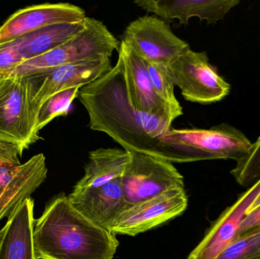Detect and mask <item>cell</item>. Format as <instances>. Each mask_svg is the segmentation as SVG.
I'll use <instances>...</instances> for the list:
<instances>
[{"instance_id": "484cf974", "label": "cell", "mask_w": 260, "mask_h": 259, "mask_svg": "<svg viewBox=\"0 0 260 259\" xmlns=\"http://www.w3.org/2000/svg\"><path fill=\"white\" fill-rule=\"evenodd\" d=\"M260 206V192L259 194H258L257 197L256 198V199H255L254 201H253V203H252V205H250V208H248V210H247V214H246V215L247 214H250V213L253 212V211H255V210L256 209V208H259Z\"/></svg>"}, {"instance_id": "603a6c76", "label": "cell", "mask_w": 260, "mask_h": 259, "mask_svg": "<svg viewBox=\"0 0 260 259\" xmlns=\"http://www.w3.org/2000/svg\"><path fill=\"white\" fill-rule=\"evenodd\" d=\"M217 259H260V232L237 239Z\"/></svg>"}, {"instance_id": "cb8c5ba5", "label": "cell", "mask_w": 260, "mask_h": 259, "mask_svg": "<svg viewBox=\"0 0 260 259\" xmlns=\"http://www.w3.org/2000/svg\"><path fill=\"white\" fill-rule=\"evenodd\" d=\"M24 62L16 41L0 45V74L13 69Z\"/></svg>"}, {"instance_id": "7a4b0ae2", "label": "cell", "mask_w": 260, "mask_h": 259, "mask_svg": "<svg viewBox=\"0 0 260 259\" xmlns=\"http://www.w3.org/2000/svg\"><path fill=\"white\" fill-rule=\"evenodd\" d=\"M33 241L38 259H113L120 246L115 234L82 215L64 194L35 220Z\"/></svg>"}, {"instance_id": "9c48e42d", "label": "cell", "mask_w": 260, "mask_h": 259, "mask_svg": "<svg viewBox=\"0 0 260 259\" xmlns=\"http://www.w3.org/2000/svg\"><path fill=\"white\" fill-rule=\"evenodd\" d=\"M121 41L145 62L156 63H170L190 49L173 33L166 21L154 15H144L132 21Z\"/></svg>"}, {"instance_id": "ffe728a7", "label": "cell", "mask_w": 260, "mask_h": 259, "mask_svg": "<svg viewBox=\"0 0 260 259\" xmlns=\"http://www.w3.org/2000/svg\"><path fill=\"white\" fill-rule=\"evenodd\" d=\"M81 87L60 91L48 99L41 106L38 114V130H41L58 117L67 116L73 100L78 97Z\"/></svg>"}, {"instance_id": "4fadbf2b", "label": "cell", "mask_w": 260, "mask_h": 259, "mask_svg": "<svg viewBox=\"0 0 260 259\" xmlns=\"http://www.w3.org/2000/svg\"><path fill=\"white\" fill-rule=\"evenodd\" d=\"M119 51L124 62L125 76L132 104L137 110L174 122L180 117L156 92L147 69L146 62L125 43Z\"/></svg>"}, {"instance_id": "ac0fdd59", "label": "cell", "mask_w": 260, "mask_h": 259, "mask_svg": "<svg viewBox=\"0 0 260 259\" xmlns=\"http://www.w3.org/2000/svg\"><path fill=\"white\" fill-rule=\"evenodd\" d=\"M83 177L74 189L94 188L121 177L130 162L129 152L124 149H99L89 153Z\"/></svg>"}, {"instance_id": "2e32d148", "label": "cell", "mask_w": 260, "mask_h": 259, "mask_svg": "<svg viewBox=\"0 0 260 259\" xmlns=\"http://www.w3.org/2000/svg\"><path fill=\"white\" fill-rule=\"evenodd\" d=\"M135 4L147 12H151L167 23L177 19L180 24L187 25L193 17L208 24L222 20L239 0H138Z\"/></svg>"}, {"instance_id": "d6986e66", "label": "cell", "mask_w": 260, "mask_h": 259, "mask_svg": "<svg viewBox=\"0 0 260 259\" xmlns=\"http://www.w3.org/2000/svg\"><path fill=\"white\" fill-rule=\"evenodd\" d=\"M85 25V19L76 24H55L32 32L15 41L25 62L65 44L83 30Z\"/></svg>"}, {"instance_id": "8fae6325", "label": "cell", "mask_w": 260, "mask_h": 259, "mask_svg": "<svg viewBox=\"0 0 260 259\" xmlns=\"http://www.w3.org/2000/svg\"><path fill=\"white\" fill-rule=\"evenodd\" d=\"M86 18L85 10L70 3H44L15 12L0 27V45L13 42L40 29L76 24Z\"/></svg>"}, {"instance_id": "e0dca14e", "label": "cell", "mask_w": 260, "mask_h": 259, "mask_svg": "<svg viewBox=\"0 0 260 259\" xmlns=\"http://www.w3.org/2000/svg\"><path fill=\"white\" fill-rule=\"evenodd\" d=\"M35 202L25 199L0 229V259H38L34 247Z\"/></svg>"}, {"instance_id": "7c38bea8", "label": "cell", "mask_w": 260, "mask_h": 259, "mask_svg": "<svg viewBox=\"0 0 260 259\" xmlns=\"http://www.w3.org/2000/svg\"><path fill=\"white\" fill-rule=\"evenodd\" d=\"M260 192V179L226 208L186 259H217L236 238L247 210Z\"/></svg>"}, {"instance_id": "9a60e30c", "label": "cell", "mask_w": 260, "mask_h": 259, "mask_svg": "<svg viewBox=\"0 0 260 259\" xmlns=\"http://www.w3.org/2000/svg\"><path fill=\"white\" fill-rule=\"evenodd\" d=\"M111 59H99L63 65L50 72L35 76L36 83L35 103L38 109L50 97L75 87L89 85L112 68Z\"/></svg>"}, {"instance_id": "5b68a950", "label": "cell", "mask_w": 260, "mask_h": 259, "mask_svg": "<svg viewBox=\"0 0 260 259\" xmlns=\"http://www.w3.org/2000/svg\"><path fill=\"white\" fill-rule=\"evenodd\" d=\"M83 30L65 44L20 64L7 73L18 76L46 74L63 65L111 59L120 43L102 21L86 17Z\"/></svg>"}, {"instance_id": "7402d4cb", "label": "cell", "mask_w": 260, "mask_h": 259, "mask_svg": "<svg viewBox=\"0 0 260 259\" xmlns=\"http://www.w3.org/2000/svg\"><path fill=\"white\" fill-rule=\"evenodd\" d=\"M241 187H252L260 179V135L245 158L237 162L235 168L231 171Z\"/></svg>"}, {"instance_id": "3957f363", "label": "cell", "mask_w": 260, "mask_h": 259, "mask_svg": "<svg viewBox=\"0 0 260 259\" xmlns=\"http://www.w3.org/2000/svg\"><path fill=\"white\" fill-rule=\"evenodd\" d=\"M158 145L172 164L210 160L238 162L247 156L253 142L240 129L221 123L209 129L171 128L160 137Z\"/></svg>"}, {"instance_id": "30bf717a", "label": "cell", "mask_w": 260, "mask_h": 259, "mask_svg": "<svg viewBox=\"0 0 260 259\" xmlns=\"http://www.w3.org/2000/svg\"><path fill=\"white\" fill-rule=\"evenodd\" d=\"M187 206L185 189L170 190L153 199L129 204L107 230L115 235L135 237L181 215Z\"/></svg>"}, {"instance_id": "5bb4252c", "label": "cell", "mask_w": 260, "mask_h": 259, "mask_svg": "<svg viewBox=\"0 0 260 259\" xmlns=\"http://www.w3.org/2000/svg\"><path fill=\"white\" fill-rule=\"evenodd\" d=\"M68 197L82 215L106 230L129 205L125 199L122 176L99 187L73 189Z\"/></svg>"}, {"instance_id": "d4e9b609", "label": "cell", "mask_w": 260, "mask_h": 259, "mask_svg": "<svg viewBox=\"0 0 260 259\" xmlns=\"http://www.w3.org/2000/svg\"><path fill=\"white\" fill-rule=\"evenodd\" d=\"M258 232H260V206L245 216L240 225L235 240Z\"/></svg>"}, {"instance_id": "52a82bcc", "label": "cell", "mask_w": 260, "mask_h": 259, "mask_svg": "<svg viewBox=\"0 0 260 259\" xmlns=\"http://www.w3.org/2000/svg\"><path fill=\"white\" fill-rule=\"evenodd\" d=\"M175 86L183 98L192 103L210 104L230 94V84L209 62L206 52L188 50L167 64Z\"/></svg>"}, {"instance_id": "277c9868", "label": "cell", "mask_w": 260, "mask_h": 259, "mask_svg": "<svg viewBox=\"0 0 260 259\" xmlns=\"http://www.w3.org/2000/svg\"><path fill=\"white\" fill-rule=\"evenodd\" d=\"M36 89L34 76L0 74V142L15 146L21 155L41 138Z\"/></svg>"}, {"instance_id": "6da1fadb", "label": "cell", "mask_w": 260, "mask_h": 259, "mask_svg": "<svg viewBox=\"0 0 260 259\" xmlns=\"http://www.w3.org/2000/svg\"><path fill=\"white\" fill-rule=\"evenodd\" d=\"M118 53L115 65L97 80L81 88L78 94L89 116V128L109 135L126 152L166 161L159 147V139L171 129L173 123L140 112L133 106L123 55Z\"/></svg>"}, {"instance_id": "44dd1931", "label": "cell", "mask_w": 260, "mask_h": 259, "mask_svg": "<svg viewBox=\"0 0 260 259\" xmlns=\"http://www.w3.org/2000/svg\"><path fill=\"white\" fill-rule=\"evenodd\" d=\"M145 62L156 92L177 114L183 115V107L174 94L175 85L168 71L167 64Z\"/></svg>"}, {"instance_id": "8992f818", "label": "cell", "mask_w": 260, "mask_h": 259, "mask_svg": "<svg viewBox=\"0 0 260 259\" xmlns=\"http://www.w3.org/2000/svg\"><path fill=\"white\" fill-rule=\"evenodd\" d=\"M15 146L0 142V223L47 179L46 158L38 154L21 164Z\"/></svg>"}, {"instance_id": "ba28073f", "label": "cell", "mask_w": 260, "mask_h": 259, "mask_svg": "<svg viewBox=\"0 0 260 259\" xmlns=\"http://www.w3.org/2000/svg\"><path fill=\"white\" fill-rule=\"evenodd\" d=\"M130 162L122 176L128 204L153 199L176 189H185L184 179L172 163L145 154L129 152Z\"/></svg>"}]
</instances>
